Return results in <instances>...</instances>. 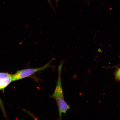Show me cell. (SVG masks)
Masks as SVG:
<instances>
[{
  "label": "cell",
  "mask_w": 120,
  "mask_h": 120,
  "mask_svg": "<svg viewBox=\"0 0 120 120\" xmlns=\"http://www.w3.org/2000/svg\"><path fill=\"white\" fill-rule=\"evenodd\" d=\"M13 74L0 73V90H4L12 81Z\"/></svg>",
  "instance_id": "3957f363"
},
{
  "label": "cell",
  "mask_w": 120,
  "mask_h": 120,
  "mask_svg": "<svg viewBox=\"0 0 120 120\" xmlns=\"http://www.w3.org/2000/svg\"><path fill=\"white\" fill-rule=\"evenodd\" d=\"M62 62L58 67V78L56 86L52 95L56 100L57 104L60 119L61 118L62 113L66 114L68 110L70 109V106L66 103L64 99L63 91L61 84V72L63 64Z\"/></svg>",
  "instance_id": "6da1fadb"
},
{
  "label": "cell",
  "mask_w": 120,
  "mask_h": 120,
  "mask_svg": "<svg viewBox=\"0 0 120 120\" xmlns=\"http://www.w3.org/2000/svg\"><path fill=\"white\" fill-rule=\"evenodd\" d=\"M120 68H117L115 70L114 72V76L115 80L117 82H119L120 81Z\"/></svg>",
  "instance_id": "277c9868"
},
{
  "label": "cell",
  "mask_w": 120,
  "mask_h": 120,
  "mask_svg": "<svg viewBox=\"0 0 120 120\" xmlns=\"http://www.w3.org/2000/svg\"></svg>",
  "instance_id": "8992f818"
},
{
  "label": "cell",
  "mask_w": 120,
  "mask_h": 120,
  "mask_svg": "<svg viewBox=\"0 0 120 120\" xmlns=\"http://www.w3.org/2000/svg\"><path fill=\"white\" fill-rule=\"evenodd\" d=\"M53 60H54V58L50 62L43 66L39 68L25 69L18 70L15 74H13V82L19 80L29 77L37 72L43 71L50 66L51 63Z\"/></svg>",
  "instance_id": "7a4b0ae2"
},
{
  "label": "cell",
  "mask_w": 120,
  "mask_h": 120,
  "mask_svg": "<svg viewBox=\"0 0 120 120\" xmlns=\"http://www.w3.org/2000/svg\"><path fill=\"white\" fill-rule=\"evenodd\" d=\"M48 0V1H49V2L50 3V0Z\"/></svg>",
  "instance_id": "5b68a950"
}]
</instances>
